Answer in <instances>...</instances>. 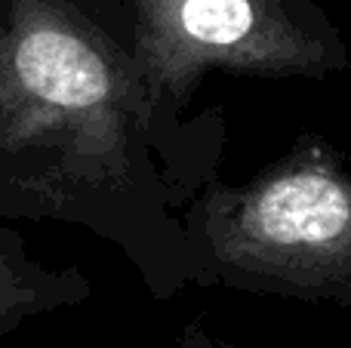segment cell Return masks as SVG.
<instances>
[{"instance_id":"cell-4","label":"cell","mask_w":351,"mask_h":348,"mask_svg":"<svg viewBox=\"0 0 351 348\" xmlns=\"http://www.w3.org/2000/svg\"><path fill=\"white\" fill-rule=\"evenodd\" d=\"M93 284L77 265L53 269L28 250V240L12 225H0V339L40 314L80 306Z\"/></svg>"},{"instance_id":"cell-3","label":"cell","mask_w":351,"mask_h":348,"mask_svg":"<svg viewBox=\"0 0 351 348\" xmlns=\"http://www.w3.org/2000/svg\"><path fill=\"white\" fill-rule=\"evenodd\" d=\"M152 105L167 121L213 71L327 80L351 65L336 22L317 0H121Z\"/></svg>"},{"instance_id":"cell-2","label":"cell","mask_w":351,"mask_h":348,"mask_svg":"<svg viewBox=\"0 0 351 348\" xmlns=\"http://www.w3.org/2000/svg\"><path fill=\"white\" fill-rule=\"evenodd\" d=\"M188 284L351 306V164L315 133L241 185L182 203Z\"/></svg>"},{"instance_id":"cell-1","label":"cell","mask_w":351,"mask_h":348,"mask_svg":"<svg viewBox=\"0 0 351 348\" xmlns=\"http://www.w3.org/2000/svg\"><path fill=\"white\" fill-rule=\"evenodd\" d=\"M216 160L206 121L152 105L121 0H0V219L90 228L170 299L188 284L173 207Z\"/></svg>"},{"instance_id":"cell-5","label":"cell","mask_w":351,"mask_h":348,"mask_svg":"<svg viewBox=\"0 0 351 348\" xmlns=\"http://www.w3.org/2000/svg\"><path fill=\"white\" fill-rule=\"evenodd\" d=\"M179 348H234V345L222 343L216 333H210L204 327V321H191V324H185V330L179 333Z\"/></svg>"}]
</instances>
